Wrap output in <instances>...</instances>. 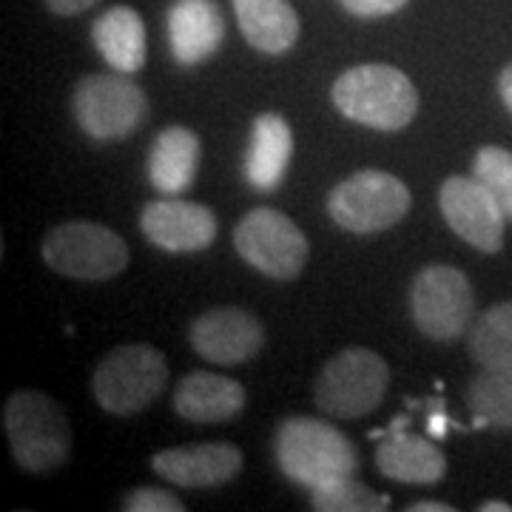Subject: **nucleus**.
I'll list each match as a JSON object with an SVG mask.
<instances>
[{"label": "nucleus", "instance_id": "3", "mask_svg": "<svg viewBox=\"0 0 512 512\" xmlns=\"http://www.w3.org/2000/svg\"><path fill=\"white\" fill-rule=\"evenodd\" d=\"M276 464L299 487H319L330 478L353 476L359 467L356 447L333 424L296 416L288 419L274 441Z\"/></svg>", "mask_w": 512, "mask_h": 512}, {"label": "nucleus", "instance_id": "12", "mask_svg": "<svg viewBox=\"0 0 512 512\" xmlns=\"http://www.w3.org/2000/svg\"><path fill=\"white\" fill-rule=\"evenodd\" d=\"M140 228L151 245L168 254H197L217 239V217L208 205L174 197L148 202Z\"/></svg>", "mask_w": 512, "mask_h": 512}, {"label": "nucleus", "instance_id": "19", "mask_svg": "<svg viewBox=\"0 0 512 512\" xmlns=\"http://www.w3.org/2000/svg\"><path fill=\"white\" fill-rule=\"evenodd\" d=\"M92 40L100 57L117 72L134 74L146 63V26L128 6H114L94 20Z\"/></svg>", "mask_w": 512, "mask_h": 512}, {"label": "nucleus", "instance_id": "24", "mask_svg": "<svg viewBox=\"0 0 512 512\" xmlns=\"http://www.w3.org/2000/svg\"><path fill=\"white\" fill-rule=\"evenodd\" d=\"M313 510L319 512H382L387 510V495H376L353 476L330 478L311 490Z\"/></svg>", "mask_w": 512, "mask_h": 512}, {"label": "nucleus", "instance_id": "5", "mask_svg": "<svg viewBox=\"0 0 512 512\" xmlns=\"http://www.w3.org/2000/svg\"><path fill=\"white\" fill-rule=\"evenodd\" d=\"M43 262L60 276L103 282L123 274L128 265V248L120 234L100 222L74 220L55 225L43 239Z\"/></svg>", "mask_w": 512, "mask_h": 512}, {"label": "nucleus", "instance_id": "17", "mask_svg": "<svg viewBox=\"0 0 512 512\" xmlns=\"http://www.w3.org/2000/svg\"><path fill=\"white\" fill-rule=\"evenodd\" d=\"M200 171V137L185 126H171L154 137L148 151V183L163 197L185 194Z\"/></svg>", "mask_w": 512, "mask_h": 512}, {"label": "nucleus", "instance_id": "25", "mask_svg": "<svg viewBox=\"0 0 512 512\" xmlns=\"http://www.w3.org/2000/svg\"><path fill=\"white\" fill-rule=\"evenodd\" d=\"M473 177L493 194L507 222H512V151L484 146L473 160Z\"/></svg>", "mask_w": 512, "mask_h": 512}, {"label": "nucleus", "instance_id": "8", "mask_svg": "<svg viewBox=\"0 0 512 512\" xmlns=\"http://www.w3.org/2000/svg\"><path fill=\"white\" fill-rule=\"evenodd\" d=\"M146 92L128 74H89L74 89V117L92 140H123L143 126Z\"/></svg>", "mask_w": 512, "mask_h": 512}, {"label": "nucleus", "instance_id": "20", "mask_svg": "<svg viewBox=\"0 0 512 512\" xmlns=\"http://www.w3.org/2000/svg\"><path fill=\"white\" fill-rule=\"evenodd\" d=\"M239 29L262 55H285L299 37V18L288 0H234Z\"/></svg>", "mask_w": 512, "mask_h": 512}, {"label": "nucleus", "instance_id": "14", "mask_svg": "<svg viewBox=\"0 0 512 512\" xmlns=\"http://www.w3.org/2000/svg\"><path fill=\"white\" fill-rule=\"evenodd\" d=\"M154 473L177 487L205 490V487H220L242 470V453L234 444L225 441H208V444H185L160 450L151 458Z\"/></svg>", "mask_w": 512, "mask_h": 512}, {"label": "nucleus", "instance_id": "4", "mask_svg": "<svg viewBox=\"0 0 512 512\" xmlns=\"http://www.w3.org/2000/svg\"><path fill=\"white\" fill-rule=\"evenodd\" d=\"M168 384L163 350L151 345L114 348L97 365L92 379L94 402L111 416H134L146 410Z\"/></svg>", "mask_w": 512, "mask_h": 512}, {"label": "nucleus", "instance_id": "32", "mask_svg": "<svg viewBox=\"0 0 512 512\" xmlns=\"http://www.w3.org/2000/svg\"><path fill=\"white\" fill-rule=\"evenodd\" d=\"M481 512H512V507L501 504V501H487V504H481Z\"/></svg>", "mask_w": 512, "mask_h": 512}, {"label": "nucleus", "instance_id": "10", "mask_svg": "<svg viewBox=\"0 0 512 512\" xmlns=\"http://www.w3.org/2000/svg\"><path fill=\"white\" fill-rule=\"evenodd\" d=\"M239 256L271 279H296L308 262V239L276 208H254L234 231Z\"/></svg>", "mask_w": 512, "mask_h": 512}, {"label": "nucleus", "instance_id": "23", "mask_svg": "<svg viewBox=\"0 0 512 512\" xmlns=\"http://www.w3.org/2000/svg\"><path fill=\"white\" fill-rule=\"evenodd\" d=\"M470 350L481 367L512 365V302L478 316L470 330Z\"/></svg>", "mask_w": 512, "mask_h": 512}, {"label": "nucleus", "instance_id": "1", "mask_svg": "<svg viewBox=\"0 0 512 512\" xmlns=\"http://www.w3.org/2000/svg\"><path fill=\"white\" fill-rule=\"evenodd\" d=\"M3 430L12 456L26 473H52L72 450V424L63 407L40 390H18L3 407Z\"/></svg>", "mask_w": 512, "mask_h": 512}, {"label": "nucleus", "instance_id": "27", "mask_svg": "<svg viewBox=\"0 0 512 512\" xmlns=\"http://www.w3.org/2000/svg\"><path fill=\"white\" fill-rule=\"evenodd\" d=\"M342 6L356 18H384L407 6V0H342Z\"/></svg>", "mask_w": 512, "mask_h": 512}, {"label": "nucleus", "instance_id": "31", "mask_svg": "<svg viewBox=\"0 0 512 512\" xmlns=\"http://www.w3.org/2000/svg\"><path fill=\"white\" fill-rule=\"evenodd\" d=\"M410 512H453L450 504H444V501H419V504H413Z\"/></svg>", "mask_w": 512, "mask_h": 512}, {"label": "nucleus", "instance_id": "16", "mask_svg": "<svg viewBox=\"0 0 512 512\" xmlns=\"http://www.w3.org/2000/svg\"><path fill=\"white\" fill-rule=\"evenodd\" d=\"M293 154V134L285 117H279L274 111L259 114L251 126V140L245 151V180L254 191H276L291 165Z\"/></svg>", "mask_w": 512, "mask_h": 512}, {"label": "nucleus", "instance_id": "7", "mask_svg": "<svg viewBox=\"0 0 512 512\" xmlns=\"http://www.w3.org/2000/svg\"><path fill=\"white\" fill-rule=\"evenodd\" d=\"M407 185L387 171H356L330 191L328 211L333 222L353 234H376L402 222L410 211Z\"/></svg>", "mask_w": 512, "mask_h": 512}, {"label": "nucleus", "instance_id": "21", "mask_svg": "<svg viewBox=\"0 0 512 512\" xmlns=\"http://www.w3.org/2000/svg\"><path fill=\"white\" fill-rule=\"evenodd\" d=\"M376 464L384 476L402 484H436L447 473V458L436 444L419 436L393 433L379 444Z\"/></svg>", "mask_w": 512, "mask_h": 512}, {"label": "nucleus", "instance_id": "2", "mask_svg": "<svg viewBox=\"0 0 512 512\" xmlns=\"http://www.w3.org/2000/svg\"><path fill=\"white\" fill-rule=\"evenodd\" d=\"M333 103L348 120L376 131H399L419 111L410 77L387 63H365L333 83Z\"/></svg>", "mask_w": 512, "mask_h": 512}, {"label": "nucleus", "instance_id": "15", "mask_svg": "<svg viewBox=\"0 0 512 512\" xmlns=\"http://www.w3.org/2000/svg\"><path fill=\"white\" fill-rule=\"evenodd\" d=\"M225 37V20L214 0H177L168 12L171 57L183 66H200L217 55Z\"/></svg>", "mask_w": 512, "mask_h": 512}, {"label": "nucleus", "instance_id": "18", "mask_svg": "<svg viewBox=\"0 0 512 512\" xmlns=\"http://www.w3.org/2000/svg\"><path fill=\"white\" fill-rule=\"evenodd\" d=\"M174 407L185 421L222 424L245 407V387L228 376L194 370L174 390Z\"/></svg>", "mask_w": 512, "mask_h": 512}, {"label": "nucleus", "instance_id": "22", "mask_svg": "<svg viewBox=\"0 0 512 512\" xmlns=\"http://www.w3.org/2000/svg\"><path fill=\"white\" fill-rule=\"evenodd\" d=\"M476 427L512 430V365L484 367L470 384Z\"/></svg>", "mask_w": 512, "mask_h": 512}, {"label": "nucleus", "instance_id": "30", "mask_svg": "<svg viewBox=\"0 0 512 512\" xmlns=\"http://www.w3.org/2000/svg\"><path fill=\"white\" fill-rule=\"evenodd\" d=\"M498 92H501L504 106L512 111V66H507V69L501 72V80H498Z\"/></svg>", "mask_w": 512, "mask_h": 512}, {"label": "nucleus", "instance_id": "13", "mask_svg": "<svg viewBox=\"0 0 512 512\" xmlns=\"http://www.w3.org/2000/svg\"><path fill=\"white\" fill-rule=\"evenodd\" d=\"M265 345V328L254 313L214 308L191 325V348L214 365H242Z\"/></svg>", "mask_w": 512, "mask_h": 512}, {"label": "nucleus", "instance_id": "29", "mask_svg": "<svg viewBox=\"0 0 512 512\" xmlns=\"http://www.w3.org/2000/svg\"><path fill=\"white\" fill-rule=\"evenodd\" d=\"M447 430H450V419L444 416V410H441V402L436 404V413L427 419V433L433 436V439H444L447 436Z\"/></svg>", "mask_w": 512, "mask_h": 512}, {"label": "nucleus", "instance_id": "28", "mask_svg": "<svg viewBox=\"0 0 512 512\" xmlns=\"http://www.w3.org/2000/svg\"><path fill=\"white\" fill-rule=\"evenodd\" d=\"M94 3H97V0H46V6H49L55 15H63V18L80 15V12L92 9Z\"/></svg>", "mask_w": 512, "mask_h": 512}, {"label": "nucleus", "instance_id": "26", "mask_svg": "<svg viewBox=\"0 0 512 512\" xmlns=\"http://www.w3.org/2000/svg\"><path fill=\"white\" fill-rule=\"evenodd\" d=\"M123 510L128 512H183L185 504L171 495L168 490H157V487H140L134 493L126 495Z\"/></svg>", "mask_w": 512, "mask_h": 512}, {"label": "nucleus", "instance_id": "6", "mask_svg": "<svg viewBox=\"0 0 512 512\" xmlns=\"http://www.w3.org/2000/svg\"><path fill=\"white\" fill-rule=\"evenodd\" d=\"M390 370L379 353L348 348L336 353L316 379V407L333 419H362L382 404Z\"/></svg>", "mask_w": 512, "mask_h": 512}, {"label": "nucleus", "instance_id": "9", "mask_svg": "<svg viewBox=\"0 0 512 512\" xmlns=\"http://www.w3.org/2000/svg\"><path fill=\"white\" fill-rule=\"evenodd\" d=\"M410 311L416 328L424 336L436 342H453L473 322L476 313L473 285L458 268L430 265L413 279Z\"/></svg>", "mask_w": 512, "mask_h": 512}, {"label": "nucleus", "instance_id": "11", "mask_svg": "<svg viewBox=\"0 0 512 512\" xmlns=\"http://www.w3.org/2000/svg\"><path fill=\"white\" fill-rule=\"evenodd\" d=\"M441 214L453 234L484 254H498L504 245L507 217L493 194L476 177H450L439 191Z\"/></svg>", "mask_w": 512, "mask_h": 512}]
</instances>
